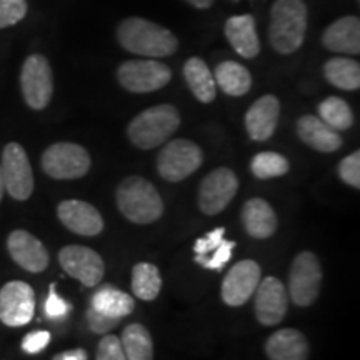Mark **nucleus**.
Instances as JSON below:
<instances>
[{"label":"nucleus","mask_w":360,"mask_h":360,"mask_svg":"<svg viewBox=\"0 0 360 360\" xmlns=\"http://www.w3.org/2000/svg\"><path fill=\"white\" fill-rule=\"evenodd\" d=\"M323 75L328 84L340 90H359L360 87V65L354 58H330L323 65Z\"/></svg>","instance_id":"bb28decb"},{"label":"nucleus","mask_w":360,"mask_h":360,"mask_svg":"<svg viewBox=\"0 0 360 360\" xmlns=\"http://www.w3.org/2000/svg\"><path fill=\"white\" fill-rule=\"evenodd\" d=\"M85 317H87V323L94 334H107V332H110L112 328L119 326V319L107 317V315L101 314L94 307H89Z\"/></svg>","instance_id":"4c0bfd02"},{"label":"nucleus","mask_w":360,"mask_h":360,"mask_svg":"<svg viewBox=\"0 0 360 360\" xmlns=\"http://www.w3.org/2000/svg\"><path fill=\"white\" fill-rule=\"evenodd\" d=\"M238 188V179L231 169L220 167L202 180L199 207L205 215H217L231 204Z\"/></svg>","instance_id":"f8f14e48"},{"label":"nucleus","mask_w":360,"mask_h":360,"mask_svg":"<svg viewBox=\"0 0 360 360\" xmlns=\"http://www.w3.org/2000/svg\"><path fill=\"white\" fill-rule=\"evenodd\" d=\"M35 314V294L27 282L12 281L0 289V322L7 327L27 326Z\"/></svg>","instance_id":"9b49d317"},{"label":"nucleus","mask_w":360,"mask_h":360,"mask_svg":"<svg viewBox=\"0 0 360 360\" xmlns=\"http://www.w3.org/2000/svg\"><path fill=\"white\" fill-rule=\"evenodd\" d=\"M96 360H125L120 339L115 335H105L98 342Z\"/></svg>","instance_id":"f704fd0d"},{"label":"nucleus","mask_w":360,"mask_h":360,"mask_svg":"<svg viewBox=\"0 0 360 360\" xmlns=\"http://www.w3.org/2000/svg\"><path fill=\"white\" fill-rule=\"evenodd\" d=\"M51 342V332L47 330H37L30 332L24 337L22 340V350L27 354H39L40 350H44Z\"/></svg>","instance_id":"58836bf2"},{"label":"nucleus","mask_w":360,"mask_h":360,"mask_svg":"<svg viewBox=\"0 0 360 360\" xmlns=\"http://www.w3.org/2000/svg\"><path fill=\"white\" fill-rule=\"evenodd\" d=\"M242 224L250 237L269 238L277 231V215L269 202L250 199L242 209Z\"/></svg>","instance_id":"5701e85b"},{"label":"nucleus","mask_w":360,"mask_h":360,"mask_svg":"<svg viewBox=\"0 0 360 360\" xmlns=\"http://www.w3.org/2000/svg\"><path fill=\"white\" fill-rule=\"evenodd\" d=\"M204 162L202 148L187 139H175L160 150L157 157V170L167 182H180L187 179Z\"/></svg>","instance_id":"423d86ee"},{"label":"nucleus","mask_w":360,"mask_h":360,"mask_svg":"<svg viewBox=\"0 0 360 360\" xmlns=\"http://www.w3.org/2000/svg\"><path fill=\"white\" fill-rule=\"evenodd\" d=\"M179 125L180 114L177 107L160 103L135 117L127 127V137L135 147L150 150L167 142V139L177 132Z\"/></svg>","instance_id":"20e7f679"},{"label":"nucleus","mask_w":360,"mask_h":360,"mask_svg":"<svg viewBox=\"0 0 360 360\" xmlns=\"http://www.w3.org/2000/svg\"><path fill=\"white\" fill-rule=\"evenodd\" d=\"M281 117V102L276 96L260 97L245 114V130L255 142H265L272 137Z\"/></svg>","instance_id":"a211bd4d"},{"label":"nucleus","mask_w":360,"mask_h":360,"mask_svg":"<svg viewBox=\"0 0 360 360\" xmlns=\"http://www.w3.org/2000/svg\"><path fill=\"white\" fill-rule=\"evenodd\" d=\"M297 135L305 146L323 154L335 152L342 147L340 134L315 115H304L297 120Z\"/></svg>","instance_id":"412c9836"},{"label":"nucleus","mask_w":360,"mask_h":360,"mask_svg":"<svg viewBox=\"0 0 360 360\" xmlns=\"http://www.w3.org/2000/svg\"><path fill=\"white\" fill-rule=\"evenodd\" d=\"M225 37L231 47L244 58H254L260 53V40L257 35V22L254 15H233L225 22Z\"/></svg>","instance_id":"6ab92c4d"},{"label":"nucleus","mask_w":360,"mask_h":360,"mask_svg":"<svg viewBox=\"0 0 360 360\" xmlns=\"http://www.w3.org/2000/svg\"><path fill=\"white\" fill-rule=\"evenodd\" d=\"M7 250L13 262L27 272L39 274L47 269L49 252L37 237L27 231H13L7 238Z\"/></svg>","instance_id":"dca6fc26"},{"label":"nucleus","mask_w":360,"mask_h":360,"mask_svg":"<svg viewBox=\"0 0 360 360\" xmlns=\"http://www.w3.org/2000/svg\"><path fill=\"white\" fill-rule=\"evenodd\" d=\"M309 342L300 330L281 328L269 337L265 344V354L270 360H307Z\"/></svg>","instance_id":"4be33fe9"},{"label":"nucleus","mask_w":360,"mask_h":360,"mask_svg":"<svg viewBox=\"0 0 360 360\" xmlns=\"http://www.w3.org/2000/svg\"><path fill=\"white\" fill-rule=\"evenodd\" d=\"M255 295V317L262 326H277L289 309L285 285L277 277H265L257 285Z\"/></svg>","instance_id":"2eb2a0df"},{"label":"nucleus","mask_w":360,"mask_h":360,"mask_svg":"<svg viewBox=\"0 0 360 360\" xmlns=\"http://www.w3.org/2000/svg\"><path fill=\"white\" fill-rule=\"evenodd\" d=\"M172 79V70L155 58L127 60L117 69V80L132 94H148L164 89Z\"/></svg>","instance_id":"39448f33"},{"label":"nucleus","mask_w":360,"mask_h":360,"mask_svg":"<svg viewBox=\"0 0 360 360\" xmlns=\"http://www.w3.org/2000/svg\"><path fill=\"white\" fill-rule=\"evenodd\" d=\"M339 177L345 184L354 188H360V152L355 150L354 154L345 157L339 164Z\"/></svg>","instance_id":"72a5a7b5"},{"label":"nucleus","mask_w":360,"mask_h":360,"mask_svg":"<svg viewBox=\"0 0 360 360\" xmlns=\"http://www.w3.org/2000/svg\"><path fill=\"white\" fill-rule=\"evenodd\" d=\"M25 0H0V29L12 27L27 15Z\"/></svg>","instance_id":"473e14b6"},{"label":"nucleus","mask_w":360,"mask_h":360,"mask_svg":"<svg viewBox=\"0 0 360 360\" xmlns=\"http://www.w3.org/2000/svg\"><path fill=\"white\" fill-rule=\"evenodd\" d=\"M2 179L8 195L15 200H27L34 192V172L25 148L11 142L2 152Z\"/></svg>","instance_id":"1a4fd4ad"},{"label":"nucleus","mask_w":360,"mask_h":360,"mask_svg":"<svg viewBox=\"0 0 360 360\" xmlns=\"http://www.w3.org/2000/svg\"><path fill=\"white\" fill-rule=\"evenodd\" d=\"M236 249V242L232 240H222L220 245L214 252H210L205 257H193L195 262L200 265V267L209 269V270H220L225 264L229 262L232 257V252Z\"/></svg>","instance_id":"2f4dec72"},{"label":"nucleus","mask_w":360,"mask_h":360,"mask_svg":"<svg viewBox=\"0 0 360 360\" xmlns=\"http://www.w3.org/2000/svg\"><path fill=\"white\" fill-rule=\"evenodd\" d=\"M322 44L327 51L337 53H360V19L357 15H345L337 19L323 30Z\"/></svg>","instance_id":"aec40b11"},{"label":"nucleus","mask_w":360,"mask_h":360,"mask_svg":"<svg viewBox=\"0 0 360 360\" xmlns=\"http://www.w3.org/2000/svg\"><path fill=\"white\" fill-rule=\"evenodd\" d=\"M319 119H322L328 127L337 130V132L347 130L354 124L352 109L340 97H327L326 101H322L319 105Z\"/></svg>","instance_id":"c756f323"},{"label":"nucleus","mask_w":360,"mask_h":360,"mask_svg":"<svg viewBox=\"0 0 360 360\" xmlns=\"http://www.w3.org/2000/svg\"><path fill=\"white\" fill-rule=\"evenodd\" d=\"M115 200L120 214L134 224H154L164 214V202L157 188L139 175H132L120 182Z\"/></svg>","instance_id":"7ed1b4c3"},{"label":"nucleus","mask_w":360,"mask_h":360,"mask_svg":"<svg viewBox=\"0 0 360 360\" xmlns=\"http://www.w3.org/2000/svg\"><path fill=\"white\" fill-rule=\"evenodd\" d=\"M58 220L70 232L84 237L98 236L103 231V219L98 210L89 202L64 200L57 207Z\"/></svg>","instance_id":"f3484780"},{"label":"nucleus","mask_w":360,"mask_h":360,"mask_svg":"<svg viewBox=\"0 0 360 360\" xmlns=\"http://www.w3.org/2000/svg\"><path fill=\"white\" fill-rule=\"evenodd\" d=\"M90 307L112 319H124L134 312L135 300L125 292L115 289V287L105 285L98 289L90 300Z\"/></svg>","instance_id":"a878e982"},{"label":"nucleus","mask_w":360,"mask_h":360,"mask_svg":"<svg viewBox=\"0 0 360 360\" xmlns=\"http://www.w3.org/2000/svg\"><path fill=\"white\" fill-rule=\"evenodd\" d=\"M4 191H6V187H4V179H2V169H0V202H2V197H4Z\"/></svg>","instance_id":"79ce46f5"},{"label":"nucleus","mask_w":360,"mask_h":360,"mask_svg":"<svg viewBox=\"0 0 360 360\" xmlns=\"http://www.w3.org/2000/svg\"><path fill=\"white\" fill-rule=\"evenodd\" d=\"M162 289V277L154 264L141 262L132 269V290L141 300H155Z\"/></svg>","instance_id":"c85d7f7f"},{"label":"nucleus","mask_w":360,"mask_h":360,"mask_svg":"<svg viewBox=\"0 0 360 360\" xmlns=\"http://www.w3.org/2000/svg\"><path fill=\"white\" fill-rule=\"evenodd\" d=\"M44 310L49 319H62L69 314L70 304L57 294L56 283H52L51 289H49V295H47V300H45Z\"/></svg>","instance_id":"c9c22d12"},{"label":"nucleus","mask_w":360,"mask_h":360,"mask_svg":"<svg viewBox=\"0 0 360 360\" xmlns=\"http://www.w3.org/2000/svg\"><path fill=\"white\" fill-rule=\"evenodd\" d=\"M184 77L193 94V97L202 103H210L217 97V84L214 74L202 58L191 57L184 64Z\"/></svg>","instance_id":"b1692460"},{"label":"nucleus","mask_w":360,"mask_h":360,"mask_svg":"<svg viewBox=\"0 0 360 360\" xmlns=\"http://www.w3.org/2000/svg\"><path fill=\"white\" fill-rule=\"evenodd\" d=\"M225 229L219 227L215 231L209 232L207 236L197 238V242L193 244V252H195V257H205L210 252H214L220 245V242L224 240Z\"/></svg>","instance_id":"e433bc0d"},{"label":"nucleus","mask_w":360,"mask_h":360,"mask_svg":"<svg viewBox=\"0 0 360 360\" xmlns=\"http://www.w3.org/2000/svg\"><path fill=\"white\" fill-rule=\"evenodd\" d=\"M90 155L82 146L72 142L53 143L44 152L42 170L57 180L80 179L90 170Z\"/></svg>","instance_id":"6e6552de"},{"label":"nucleus","mask_w":360,"mask_h":360,"mask_svg":"<svg viewBox=\"0 0 360 360\" xmlns=\"http://www.w3.org/2000/svg\"><path fill=\"white\" fill-rule=\"evenodd\" d=\"M20 89L30 109L44 110L53 96V74L49 60L40 53L25 58L20 72Z\"/></svg>","instance_id":"0eeeda50"},{"label":"nucleus","mask_w":360,"mask_h":360,"mask_svg":"<svg viewBox=\"0 0 360 360\" xmlns=\"http://www.w3.org/2000/svg\"><path fill=\"white\" fill-rule=\"evenodd\" d=\"M120 47L141 57L160 58L174 56L179 40L169 29L142 17H129L117 27Z\"/></svg>","instance_id":"f257e3e1"},{"label":"nucleus","mask_w":360,"mask_h":360,"mask_svg":"<svg viewBox=\"0 0 360 360\" xmlns=\"http://www.w3.org/2000/svg\"><path fill=\"white\" fill-rule=\"evenodd\" d=\"M58 264L67 276L77 278L85 287H96L101 283L105 265L96 250L82 245H67L58 252Z\"/></svg>","instance_id":"ddd939ff"},{"label":"nucleus","mask_w":360,"mask_h":360,"mask_svg":"<svg viewBox=\"0 0 360 360\" xmlns=\"http://www.w3.org/2000/svg\"><path fill=\"white\" fill-rule=\"evenodd\" d=\"M122 344L125 360H154V342L150 332L141 323H130L124 328Z\"/></svg>","instance_id":"cd10ccee"},{"label":"nucleus","mask_w":360,"mask_h":360,"mask_svg":"<svg viewBox=\"0 0 360 360\" xmlns=\"http://www.w3.org/2000/svg\"><path fill=\"white\" fill-rule=\"evenodd\" d=\"M53 360H87V354L84 349H75V350H67L53 357Z\"/></svg>","instance_id":"ea45409f"},{"label":"nucleus","mask_w":360,"mask_h":360,"mask_svg":"<svg viewBox=\"0 0 360 360\" xmlns=\"http://www.w3.org/2000/svg\"><path fill=\"white\" fill-rule=\"evenodd\" d=\"M184 2H187L188 6H192L195 8H202V11H204V8L212 7L214 0H184Z\"/></svg>","instance_id":"a19ab883"},{"label":"nucleus","mask_w":360,"mask_h":360,"mask_svg":"<svg viewBox=\"0 0 360 360\" xmlns=\"http://www.w3.org/2000/svg\"><path fill=\"white\" fill-rule=\"evenodd\" d=\"M215 84L224 94L231 97H242L252 87V75L247 67L237 64L233 60H225L215 67Z\"/></svg>","instance_id":"393cba45"},{"label":"nucleus","mask_w":360,"mask_h":360,"mask_svg":"<svg viewBox=\"0 0 360 360\" xmlns=\"http://www.w3.org/2000/svg\"><path fill=\"white\" fill-rule=\"evenodd\" d=\"M252 174L257 179L282 177L290 170L289 160L277 152H260L250 162Z\"/></svg>","instance_id":"7c9ffc66"},{"label":"nucleus","mask_w":360,"mask_h":360,"mask_svg":"<svg viewBox=\"0 0 360 360\" xmlns=\"http://www.w3.org/2000/svg\"><path fill=\"white\" fill-rule=\"evenodd\" d=\"M322 287V267L312 252H300L294 259L289 277V294L299 307H309L317 300Z\"/></svg>","instance_id":"9d476101"},{"label":"nucleus","mask_w":360,"mask_h":360,"mask_svg":"<svg viewBox=\"0 0 360 360\" xmlns=\"http://www.w3.org/2000/svg\"><path fill=\"white\" fill-rule=\"evenodd\" d=\"M309 12L304 0H274L270 8L269 42L277 53L289 56L302 47Z\"/></svg>","instance_id":"f03ea898"},{"label":"nucleus","mask_w":360,"mask_h":360,"mask_svg":"<svg viewBox=\"0 0 360 360\" xmlns=\"http://www.w3.org/2000/svg\"><path fill=\"white\" fill-rule=\"evenodd\" d=\"M260 265L255 260H240L229 270L222 282V300L231 307H240L255 294L260 282Z\"/></svg>","instance_id":"4468645a"}]
</instances>
